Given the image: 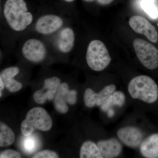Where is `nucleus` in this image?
<instances>
[{
  "label": "nucleus",
  "mask_w": 158,
  "mask_h": 158,
  "mask_svg": "<svg viewBox=\"0 0 158 158\" xmlns=\"http://www.w3.org/2000/svg\"><path fill=\"white\" fill-rule=\"evenodd\" d=\"M97 145L103 158L116 157L122 150L121 143L116 138L101 140L98 142Z\"/></svg>",
  "instance_id": "13"
},
{
  "label": "nucleus",
  "mask_w": 158,
  "mask_h": 158,
  "mask_svg": "<svg viewBox=\"0 0 158 158\" xmlns=\"http://www.w3.org/2000/svg\"><path fill=\"white\" fill-rule=\"evenodd\" d=\"M64 2H73L74 0H63Z\"/></svg>",
  "instance_id": "29"
},
{
  "label": "nucleus",
  "mask_w": 158,
  "mask_h": 158,
  "mask_svg": "<svg viewBox=\"0 0 158 158\" xmlns=\"http://www.w3.org/2000/svg\"><path fill=\"white\" fill-rule=\"evenodd\" d=\"M84 2H94L95 0H83Z\"/></svg>",
  "instance_id": "28"
},
{
  "label": "nucleus",
  "mask_w": 158,
  "mask_h": 158,
  "mask_svg": "<svg viewBox=\"0 0 158 158\" xmlns=\"http://www.w3.org/2000/svg\"><path fill=\"white\" fill-rule=\"evenodd\" d=\"M5 87V85L4 82H3L2 79L0 78V91H1V92H0V94H1V97H2V90H3Z\"/></svg>",
  "instance_id": "26"
},
{
  "label": "nucleus",
  "mask_w": 158,
  "mask_h": 158,
  "mask_svg": "<svg viewBox=\"0 0 158 158\" xmlns=\"http://www.w3.org/2000/svg\"><path fill=\"white\" fill-rule=\"evenodd\" d=\"M129 24L132 29L138 34L144 35L152 42L158 41V34L155 27L142 16L134 15L130 19Z\"/></svg>",
  "instance_id": "8"
},
{
  "label": "nucleus",
  "mask_w": 158,
  "mask_h": 158,
  "mask_svg": "<svg viewBox=\"0 0 158 158\" xmlns=\"http://www.w3.org/2000/svg\"><path fill=\"white\" fill-rule=\"evenodd\" d=\"M117 134L123 144L131 148H136L141 145L144 137L141 130L133 126L121 128L118 130Z\"/></svg>",
  "instance_id": "12"
},
{
  "label": "nucleus",
  "mask_w": 158,
  "mask_h": 158,
  "mask_svg": "<svg viewBox=\"0 0 158 158\" xmlns=\"http://www.w3.org/2000/svg\"><path fill=\"white\" fill-rule=\"evenodd\" d=\"M64 23V20L59 15L56 14H45L37 19L34 28L38 34L47 36L60 31Z\"/></svg>",
  "instance_id": "7"
},
{
  "label": "nucleus",
  "mask_w": 158,
  "mask_h": 158,
  "mask_svg": "<svg viewBox=\"0 0 158 158\" xmlns=\"http://www.w3.org/2000/svg\"><path fill=\"white\" fill-rule=\"evenodd\" d=\"M142 9L151 17L155 19L158 17V9L154 4V0H142Z\"/></svg>",
  "instance_id": "20"
},
{
  "label": "nucleus",
  "mask_w": 158,
  "mask_h": 158,
  "mask_svg": "<svg viewBox=\"0 0 158 158\" xmlns=\"http://www.w3.org/2000/svg\"><path fill=\"white\" fill-rule=\"evenodd\" d=\"M137 56L144 67L153 70L158 66V50L151 44L137 38L133 41Z\"/></svg>",
  "instance_id": "5"
},
{
  "label": "nucleus",
  "mask_w": 158,
  "mask_h": 158,
  "mask_svg": "<svg viewBox=\"0 0 158 158\" xmlns=\"http://www.w3.org/2000/svg\"><path fill=\"white\" fill-rule=\"evenodd\" d=\"M77 100V92L75 90H69L66 96V102L70 105H74L76 103Z\"/></svg>",
  "instance_id": "24"
},
{
  "label": "nucleus",
  "mask_w": 158,
  "mask_h": 158,
  "mask_svg": "<svg viewBox=\"0 0 158 158\" xmlns=\"http://www.w3.org/2000/svg\"><path fill=\"white\" fill-rule=\"evenodd\" d=\"M88 66L95 71H101L110 64L111 58L106 45L98 40L89 43L86 55Z\"/></svg>",
  "instance_id": "4"
},
{
  "label": "nucleus",
  "mask_w": 158,
  "mask_h": 158,
  "mask_svg": "<svg viewBox=\"0 0 158 158\" xmlns=\"http://www.w3.org/2000/svg\"><path fill=\"white\" fill-rule=\"evenodd\" d=\"M52 126V118L47 111L42 108L35 107L27 113L21 125V130L23 135L29 136L35 129L46 131L51 129Z\"/></svg>",
  "instance_id": "3"
},
{
  "label": "nucleus",
  "mask_w": 158,
  "mask_h": 158,
  "mask_svg": "<svg viewBox=\"0 0 158 158\" xmlns=\"http://www.w3.org/2000/svg\"><path fill=\"white\" fill-rule=\"evenodd\" d=\"M69 91V86L66 83H61L55 96L54 104L56 109L59 113H65L68 111L66 105V96Z\"/></svg>",
  "instance_id": "16"
},
{
  "label": "nucleus",
  "mask_w": 158,
  "mask_h": 158,
  "mask_svg": "<svg viewBox=\"0 0 158 158\" xmlns=\"http://www.w3.org/2000/svg\"><path fill=\"white\" fill-rule=\"evenodd\" d=\"M56 153L50 150H44L38 152L33 157V158H58Z\"/></svg>",
  "instance_id": "21"
},
{
  "label": "nucleus",
  "mask_w": 158,
  "mask_h": 158,
  "mask_svg": "<svg viewBox=\"0 0 158 158\" xmlns=\"http://www.w3.org/2000/svg\"><path fill=\"white\" fill-rule=\"evenodd\" d=\"M114 0H97L98 3L100 5L102 6H106V5H109L113 2Z\"/></svg>",
  "instance_id": "25"
},
{
  "label": "nucleus",
  "mask_w": 158,
  "mask_h": 158,
  "mask_svg": "<svg viewBox=\"0 0 158 158\" xmlns=\"http://www.w3.org/2000/svg\"><path fill=\"white\" fill-rule=\"evenodd\" d=\"M21 52L26 59L30 62L37 63L44 60L47 55L48 50L41 40L32 38L25 41Z\"/></svg>",
  "instance_id": "6"
},
{
  "label": "nucleus",
  "mask_w": 158,
  "mask_h": 158,
  "mask_svg": "<svg viewBox=\"0 0 158 158\" xmlns=\"http://www.w3.org/2000/svg\"><path fill=\"white\" fill-rule=\"evenodd\" d=\"M35 141L34 139L29 138L25 140L24 143V148L26 151L28 152L34 151L35 147Z\"/></svg>",
  "instance_id": "23"
},
{
  "label": "nucleus",
  "mask_w": 158,
  "mask_h": 158,
  "mask_svg": "<svg viewBox=\"0 0 158 158\" xmlns=\"http://www.w3.org/2000/svg\"><path fill=\"white\" fill-rule=\"evenodd\" d=\"M116 87L114 85H107L99 93H96L90 88H87L84 94L85 106L91 108L94 106H101L107 98L115 91Z\"/></svg>",
  "instance_id": "10"
},
{
  "label": "nucleus",
  "mask_w": 158,
  "mask_h": 158,
  "mask_svg": "<svg viewBox=\"0 0 158 158\" xmlns=\"http://www.w3.org/2000/svg\"><path fill=\"white\" fill-rule=\"evenodd\" d=\"M107 112L108 113V116L109 117H112L114 115V111L113 109H110Z\"/></svg>",
  "instance_id": "27"
},
{
  "label": "nucleus",
  "mask_w": 158,
  "mask_h": 158,
  "mask_svg": "<svg viewBox=\"0 0 158 158\" xmlns=\"http://www.w3.org/2000/svg\"><path fill=\"white\" fill-rule=\"evenodd\" d=\"M140 152L145 158H158V134L151 135L142 141Z\"/></svg>",
  "instance_id": "15"
},
{
  "label": "nucleus",
  "mask_w": 158,
  "mask_h": 158,
  "mask_svg": "<svg viewBox=\"0 0 158 158\" xmlns=\"http://www.w3.org/2000/svg\"><path fill=\"white\" fill-rule=\"evenodd\" d=\"M15 140L13 131L5 123H0V146L5 147L11 145Z\"/></svg>",
  "instance_id": "19"
},
{
  "label": "nucleus",
  "mask_w": 158,
  "mask_h": 158,
  "mask_svg": "<svg viewBox=\"0 0 158 158\" xmlns=\"http://www.w3.org/2000/svg\"><path fill=\"white\" fill-rule=\"evenodd\" d=\"M81 158H103L97 144L91 141H86L80 149Z\"/></svg>",
  "instance_id": "18"
},
{
  "label": "nucleus",
  "mask_w": 158,
  "mask_h": 158,
  "mask_svg": "<svg viewBox=\"0 0 158 158\" xmlns=\"http://www.w3.org/2000/svg\"><path fill=\"white\" fill-rule=\"evenodd\" d=\"M3 12L7 25L15 32L24 31L34 20L33 15L29 11L24 0H7Z\"/></svg>",
  "instance_id": "1"
},
{
  "label": "nucleus",
  "mask_w": 158,
  "mask_h": 158,
  "mask_svg": "<svg viewBox=\"0 0 158 158\" xmlns=\"http://www.w3.org/2000/svg\"><path fill=\"white\" fill-rule=\"evenodd\" d=\"M60 84L61 80L57 77H52L46 79L43 88L37 90L34 94L35 102L42 104L48 100H52L55 97Z\"/></svg>",
  "instance_id": "9"
},
{
  "label": "nucleus",
  "mask_w": 158,
  "mask_h": 158,
  "mask_svg": "<svg viewBox=\"0 0 158 158\" xmlns=\"http://www.w3.org/2000/svg\"><path fill=\"white\" fill-rule=\"evenodd\" d=\"M22 157L21 155L19 152L13 150H7L0 154L1 158H20Z\"/></svg>",
  "instance_id": "22"
},
{
  "label": "nucleus",
  "mask_w": 158,
  "mask_h": 158,
  "mask_svg": "<svg viewBox=\"0 0 158 158\" xmlns=\"http://www.w3.org/2000/svg\"><path fill=\"white\" fill-rule=\"evenodd\" d=\"M128 90L133 98L148 103L155 102L158 99L157 85L148 76H138L132 79L128 86Z\"/></svg>",
  "instance_id": "2"
},
{
  "label": "nucleus",
  "mask_w": 158,
  "mask_h": 158,
  "mask_svg": "<svg viewBox=\"0 0 158 158\" xmlns=\"http://www.w3.org/2000/svg\"><path fill=\"white\" fill-rule=\"evenodd\" d=\"M19 72V68L16 66L8 67L1 72L0 78L4 82L5 87L10 92H17L22 88V84L14 79Z\"/></svg>",
  "instance_id": "14"
},
{
  "label": "nucleus",
  "mask_w": 158,
  "mask_h": 158,
  "mask_svg": "<svg viewBox=\"0 0 158 158\" xmlns=\"http://www.w3.org/2000/svg\"><path fill=\"white\" fill-rule=\"evenodd\" d=\"M126 101L124 94L121 91H115L113 92L104 102L101 106V109L103 112H107L113 106H123Z\"/></svg>",
  "instance_id": "17"
},
{
  "label": "nucleus",
  "mask_w": 158,
  "mask_h": 158,
  "mask_svg": "<svg viewBox=\"0 0 158 158\" xmlns=\"http://www.w3.org/2000/svg\"><path fill=\"white\" fill-rule=\"evenodd\" d=\"M75 42V34L73 29L69 27H62L57 35L55 46L57 50L63 54L70 52Z\"/></svg>",
  "instance_id": "11"
}]
</instances>
